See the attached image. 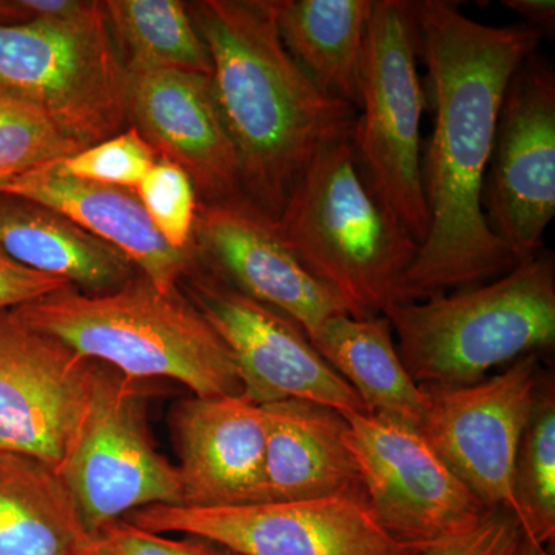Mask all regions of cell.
<instances>
[{
	"instance_id": "6da1fadb",
	"label": "cell",
	"mask_w": 555,
	"mask_h": 555,
	"mask_svg": "<svg viewBox=\"0 0 555 555\" xmlns=\"http://www.w3.org/2000/svg\"><path fill=\"white\" fill-rule=\"evenodd\" d=\"M416 28L436 112L423 158L429 225L397 302L478 286L517 264L489 225L485 188L507 86L542 39L525 25L481 24L443 0L416 2Z\"/></svg>"
},
{
	"instance_id": "7a4b0ae2",
	"label": "cell",
	"mask_w": 555,
	"mask_h": 555,
	"mask_svg": "<svg viewBox=\"0 0 555 555\" xmlns=\"http://www.w3.org/2000/svg\"><path fill=\"white\" fill-rule=\"evenodd\" d=\"M189 11L210 54L241 193L275 221L310 163L350 139L357 109L299 67L278 35L269 0H203Z\"/></svg>"
},
{
	"instance_id": "3957f363",
	"label": "cell",
	"mask_w": 555,
	"mask_h": 555,
	"mask_svg": "<svg viewBox=\"0 0 555 555\" xmlns=\"http://www.w3.org/2000/svg\"><path fill=\"white\" fill-rule=\"evenodd\" d=\"M36 331L134 382L169 378L196 397L243 392L229 347L203 313L144 276L101 294L68 286L14 309Z\"/></svg>"
},
{
	"instance_id": "277c9868",
	"label": "cell",
	"mask_w": 555,
	"mask_h": 555,
	"mask_svg": "<svg viewBox=\"0 0 555 555\" xmlns=\"http://www.w3.org/2000/svg\"><path fill=\"white\" fill-rule=\"evenodd\" d=\"M273 222L281 240L356 318L383 315L398 301L420 247L369 188L350 139L310 163Z\"/></svg>"
},
{
	"instance_id": "5b68a950",
	"label": "cell",
	"mask_w": 555,
	"mask_h": 555,
	"mask_svg": "<svg viewBox=\"0 0 555 555\" xmlns=\"http://www.w3.org/2000/svg\"><path fill=\"white\" fill-rule=\"evenodd\" d=\"M383 315L416 385H473L492 369L554 345V257L537 254L488 284L452 295L393 302Z\"/></svg>"
},
{
	"instance_id": "8992f818",
	"label": "cell",
	"mask_w": 555,
	"mask_h": 555,
	"mask_svg": "<svg viewBox=\"0 0 555 555\" xmlns=\"http://www.w3.org/2000/svg\"><path fill=\"white\" fill-rule=\"evenodd\" d=\"M416 2L374 0L369 21L360 107L350 144L369 188L406 225L416 243L427 235Z\"/></svg>"
},
{
	"instance_id": "52a82bcc",
	"label": "cell",
	"mask_w": 555,
	"mask_h": 555,
	"mask_svg": "<svg viewBox=\"0 0 555 555\" xmlns=\"http://www.w3.org/2000/svg\"><path fill=\"white\" fill-rule=\"evenodd\" d=\"M126 86L102 2H87L69 16L0 27V89L49 113L83 147L122 130Z\"/></svg>"
},
{
	"instance_id": "ba28073f",
	"label": "cell",
	"mask_w": 555,
	"mask_h": 555,
	"mask_svg": "<svg viewBox=\"0 0 555 555\" xmlns=\"http://www.w3.org/2000/svg\"><path fill=\"white\" fill-rule=\"evenodd\" d=\"M147 387L102 364L60 474L96 535L142 507L182 505L178 467L149 429Z\"/></svg>"
},
{
	"instance_id": "9c48e42d",
	"label": "cell",
	"mask_w": 555,
	"mask_h": 555,
	"mask_svg": "<svg viewBox=\"0 0 555 555\" xmlns=\"http://www.w3.org/2000/svg\"><path fill=\"white\" fill-rule=\"evenodd\" d=\"M158 534L196 535L238 555H423L357 496L193 507L155 505L126 518Z\"/></svg>"
},
{
	"instance_id": "30bf717a",
	"label": "cell",
	"mask_w": 555,
	"mask_h": 555,
	"mask_svg": "<svg viewBox=\"0 0 555 555\" xmlns=\"http://www.w3.org/2000/svg\"><path fill=\"white\" fill-rule=\"evenodd\" d=\"M364 494L378 524L426 551L477 528L491 507L406 423L375 414L346 415Z\"/></svg>"
},
{
	"instance_id": "8fae6325",
	"label": "cell",
	"mask_w": 555,
	"mask_h": 555,
	"mask_svg": "<svg viewBox=\"0 0 555 555\" xmlns=\"http://www.w3.org/2000/svg\"><path fill=\"white\" fill-rule=\"evenodd\" d=\"M542 383L531 353L473 385L422 386L425 409L416 430L491 509L514 513V465Z\"/></svg>"
},
{
	"instance_id": "7c38bea8",
	"label": "cell",
	"mask_w": 555,
	"mask_h": 555,
	"mask_svg": "<svg viewBox=\"0 0 555 555\" xmlns=\"http://www.w3.org/2000/svg\"><path fill=\"white\" fill-rule=\"evenodd\" d=\"M193 306L229 347L243 396L257 404L306 400L343 415L369 414L363 401L291 318L247 297L210 269L192 280Z\"/></svg>"
},
{
	"instance_id": "4fadbf2b",
	"label": "cell",
	"mask_w": 555,
	"mask_h": 555,
	"mask_svg": "<svg viewBox=\"0 0 555 555\" xmlns=\"http://www.w3.org/2000/svg\"><path fill=\"white\" fill-rule=\"evenodd\" d=\"M489 169L486 217L518 264L540 254L555 217V76L537 54L507 86Z\"/></svg>"
},
{
	"instance_id": "5bb4252c",
	"label": "cell",
	"mask_w": 555,
	"mask_h": 555,
	"mask_svg": "<svg viewBox=\"0 0 555 555\" xmlns=\"http://www.w3.org/2000/svg\"><path fill=\"white\" fill-rule=\"evenodd\" d=\"M101 369L14 309L0 312V451L60 470Z\"/></svg>"
},
{
	"instance_id": "9a60e30c",
	"label": "cell",
	"mask_w": 555,
	"mask_h": 555,
	"mask_svg": "<svg viewBox=\"0 0 555 555\" xmlns=\"http://www.w3.org/2000/svg\"><path fill=\"white\" fill-rule=\"evenodd\" d=\"M195 235L211 270L291 318L309 338L331 318L349 315L341 298L281 240L275 222L243 195L201 207Z\"/></svg>"
},
{
	"instance_id": "2e32d148",
	"label": "cell",
	"mask_w": 555,
	"mask_h": 555,
	"mask_svg": "<svg viewBox=\"0 0 555 555\" xmlns=\"http://www.w3.org/2000/svg\"><path fill=\"white\" fill-rule=\"evenodd\" d=\"M127 118L192 179L207 203L241 193L240 164L210 76L181 69L127 73Z\"/></svg>"
},
{
	"instance_id": "e0dca14e",
	"label": "cell",
	"mask_w": 555,
	"mask_h": 555,
	"mask_svg": "<svg viewBox=\"0 0 555 555\" xmlns=\"http://www.w3.org/2000/svg\"><path fill=\"white\" fill-rule=\"evenodd\" d=\"M171 436L179 456L182 505L262 502L266 414L243 393L190 397L175 406Z\"/></svg>"
},
{
	"instance_id": "ac0fdd59",
	"label": "cell",
	"mask_w": 555,
	"mask_h": 555,
	"mask_svg": "<svg viewBox=\"0 0 555 555\" xmlns=\"http://www.w3.org/2000/svg\"><path fill=\"white\" fill-rule=\"evenodd\" d=\"M68 218L118 250L160 294L175 295L195 266L193 251L171 247L156 230L133 190L62 177L53 166L11 178L2 192Z\"/></svg>"
},
{
	"instance_id": "d6986e66",
	"label": "cell",
	"mask_w": 555,
	"mask_h": 555,
	"mask_svg": "<svg viewBox=\"0 0 555 555\" xmlns=\"http://www.w3.org/2000/svg\"><path fill=\"white\" fill-rule=\"evenodd\" d=\"M262 409L268 427L262 502L366 500L346 415L306 400L275 401Z\"/></svg>"
},
{
	"instance_id": "ffe728a7",
	"label": "cell",
	"mask_w": 555,
	"mask_h": 555,
	"mask_svg": "<svg viewBox=\"0 0 555 555\" xmlns=\"http://www.w3.org/2000/svg\"><path fill=\"white\" fill-rule=\"evenodd\" d=\"M0 251L69 286L101 294L134 276L133 266L57 211L0 193Z\"/></svg>"
},
{
	"instance_id": "44dd1931",
	"label": "cell",
	"mask_w": 555,
	"mask_h": 555,
	"mask_svg": "<svg viewBox=\"0 0 555 555\" xmlns=\"http://www.w3.org/2000/svg\"><path fill=\"white\" fill-rule=\"evenodd\" d=\"M372 7L374 0H270L291 56L321 90L356 109Z\"/></svg>"
},
{
	"instance_id": "7402d4cb",
	"label": "cell",
	"mask_w": 555,
	"mask_h": 555,
	"mask_svg": "<svg viewBox=\"0 0 555 555\" xmlns=\"http://www.w3.org/2000/svg\"><path fill=\"white\" fill-rule=\"evenodd\" d=\"M91 540L56 467L0 451V555H72Z\"/></svg>"
},
{
	"instance_id": "603a6c76",
	"label": "cell",
	"mask_w": 555,
	"mask_h": 555,
	"mask_svg": "<svg viewBox=\"0 0 555 555\" xmlns=\"http://www.w3.org/2000/svg\"><path fill=\"white\" fill-rule=\"evenodd\" d=\"M328 366L356 390L369 414L418 429L425 409L422 386L411 377L385 315L331 318L309 338Z\"/></svg>"
},
{
	"instance_id": "cb8c5ba5",
	"label": "cell",
	"mask_w": 555,
	"mask_h": 555,
	"mask_svg": "<svg viewBox=\"0 0 555 555\" xmlns=\"http://www.w3.org/2000/svg\"><path fill=\"white\" fill-rule=\"evenodd\" d=\"M109 31L127 73L181 69L210 76L206 43L178 0H107Z\"/></svg>"
},
{
	"instance_id": "d4e9b609",
	"label": "cell",
	"mask_w": 555,
	"mask_h": 555,
	"mask_svg": "<svg viewBox=\"0 0 555 555\" xmlns=\"http://www.w3.org/2000/svg\"><path fill=\"white\" fill-rule=\"evenodd\" d=\"M514 516L524 535L540 545L555 537V393L543 379L525 427L513 473Z\"/></svg>"
},
{
	"instance_id": "484cf974",
	"label": "cell",
	"mask_w": 555,
	"mask_h": 555,
	"mask_svg": "<svg viewBox=\"0 0 555 555\" xmlns=\"http://www.w3.org/2000/svg\"><path fill=\"white\" fill-rule=\"evenodd\" d=\"M83 149L50 118L49 113L0 89V173L14 178L68 158Z\"/></svg>"
},
{
	"instance_id": "4316f807",
	"label": "cell",
	"mask_w": 555,
	"mask_h": 555,
	"mask_svg": "<svg viewBox=\"0 0 555 555\" xmlns=\"http://www.w3.org/2000/svg\"><path fill=\"white\" fill-rule=\"evenodd\" d=\"M156 160L158 153L133 127L51 166L62 177L134 192Z\"/></svg>"
},
{
	"instance_id": "83f0119b",
	"label": "cell",
	"mask_w": 555,
	"mask_h": 555,
	"mask_svg": "<svg viewBox=\"0 0 555 555\" xmlns=\"http://www.w3.org/2000/svg\"><path fill=\"white\" fill-rule=\"evenodd\" d=\"M134 193L163 238L178 250L193 251L198 204L189 175L171 160L158 158Z\"/></svg>"
},
{
	"instance_id": "f1b7e54d",
	"label": "cell",
	"mask_w": 555,
	"mask_h": 555,
	"mask_svg": "<svg viewBox=\"0 0 555 555\" xmlns=\"http://www.w3.org/2000/svg\"><path fill=\"white\" fill-rule=\"evenodd\" d=\"M94 542L108 555H238L203 537L158 534L126 518L102 528Z\"/></svg>"
},
{
	"instance_id": "f546056e",
	"label": "cell",
	"mask_w": 555,
	"mask_h": 555,
	"mask_svg": "<svg viewBox=\"0 0 555 555\" xmlns=\"http://www.w3.org/2000/svg\"><path fill=\"white\" fill-rule=\"evenodd\" d=\"M524 531L513 513L495 509L477 528L423 555H516Z\"/></svg>"
},
{
	"instance_id": "4dcf8cb0",
	"label": "cell",
	"mask_w": 555,
	"mask_h": 555,
	"mask_svg": "<svg viewBox=\"0 0 555 555\" xmlns=\"http://www.w3.org/2000/svg\"><path fill=\"white\" fill-rule=\"evenodd\" d=\"M68 286L67 281L25 268L0 251V312L21 308Z\"/></svg>"
},
{
	"instance_id": "1f68e13d",
	"label": "cell",
	"mask_w": 555,
	"mask_h": 555,
	"mask_svg": "<svg viewBox=\"0 0 555 555\" xmlns=\"http://www.w3.org/2000/svg\"><path fill=\"white\" fill-rule=\"evenodd\" d=\"M86 5L87 2L80 0H0V27L69 16L79 13Z\"/></svg>"
},
{
	"instance_id": "d6a6232c",
	"label": "cell",
	"mask_w": 555,
	"mask_h": 555,
	"mask_svg": "<svg viewBox=\"0 0 555 555\" xmlns=\"http://www.w3.org/2000/svg\"><path fill=\"white\" fill-rule=\"evenodd\" d=\"M503 5L520 16L525 27L531 28L540 36L554 31V0H505Z\"/></svg>"
},
{
	"instance_id": "836d02e7",
	"label": "cell",
	"mask_w": 555,
	"mask_h": 555,
	"mask_svg": "<svg viewBox=\"0 0 555 555\" xmlns=\"http://www.w3.org/2000/svg\"><path fill=\"white\" fill-rule=\"evenodd\" d=\"M516 555H553V553H550L547 546L540 545V543L524 535V540H521Z\"/></svg>"
},
{
	"instance_id": "e575fe53",
	"label": "cell",
	"mask_w": 555,
	"mask_h": 555,
	"mask_svg": "<svg viewBox=\"0 0 555 555\" xmlns=\"http://www.w3.org/2000/svg\"><path fill=\"white\" fill-rule=\"evenodd\" d=\"M72 555H108L107 553H104V551L101 550L100 546L96 545V542L91 540V543L89 545L83 546L82 550L76 551V553H73Z\"/></svg>"
},
{
	"instance_id": "d590c367",
	"label": "cell",
	"mask_w": 555,
	"mask_h": 555,
	"mask_svg": "<svg viewBox=\"0 0 555 555\" xmlns=\"http://www.w3.org/2000/svg\"><path fill=\"white\" fill-rule=\"evenodd\" d=\"M10 179L11 177H9V175L0 173V192H2L3 185H5L7 182L10 181Z\"/></svg>"
}]
</instances>
